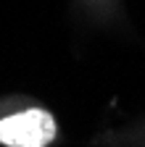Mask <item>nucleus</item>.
Segmentation results:
<instances>
[{"label":"nucleus","instance_id":"1","mask_svg":"<svg viewBox=\"0 0 145 147\" xmlns=\"http://www.w3.org/2000/svg\"><path fill=\"white\" fill-rule=\"evenodd\" d=\"M56 139V118L48 110L29 108L0 118V144L5 147H48Z\"/></svg>","mask_w":145,"mask_h":147}]
</instances>
